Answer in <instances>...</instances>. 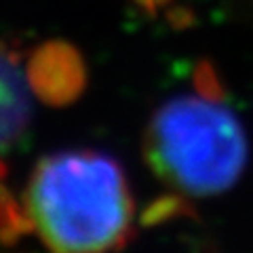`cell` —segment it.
<instances>
[{"mask_svg":"<svg viewBox=\"0 0 253 253\" xmlns=\"http://www.w3.org/2000/svg\"><path fill=\"white\" fill-rule=\"evenodd\" d=\"M26 211L51 253H112L135 228V203L123 167L95 150L41 158L28 181Z\"/></svg>","mask_w":253,"mask_h":253,"instance_id":"cell-1","label":"cell"},{"mask_svg":"<svg viewBox=\"0 0 253 253\" xmlns=\"http://www.w3.org/2000/svg\"><path fill=\"white\" fill-rule=\"evenodd\" d=\"M144 156L165 186L188 199L217 196L239 181L249 158L247 133L211 68L196 72V91L154 110Z\"/></svg>","mask_w":253,"mask_h":253,"instance_id":"cell-2","label":"cell"},{"mask_svg":"<svg viewBox=\"0 0 253 253\" xmlns=\"http://www.w3.org/2000/svg\"><path fill=\"white\" fill-rule=\"evenodd\" d=\"M36 99H42V95L32 57L26 59L17 46L0 42V169L28 135Z\"/></svg>","mask_w":253,"mask_h":253,"instance_id":"cell-3","label":"cell"},{"mask_svg":"<svg viewBox=\"0 0 253 253\" xmlns=\"http://www.w3.org/2000/svg\"><path fill=\"white\" fill-rule=\"evenodd\" d=\"M230 6L236 17H243L253 23V0H230Z\"/></svg>","mask_w":253,"mask_h":253,"instance_id":"cell-4","label":"cell"},{"mask_svg":"<svg viewBox=\"0 0 253 253\" xmlns=\"http://www.w3.org/2000/svg\"><path fill=\"white\" fill-rule=\"evenodd\" d=\"M137 2H139V4H144L148 11H156L158 6L165 4V2H167V0H137Z\"/></svg>","mask_w":253,"mask_h":253,"instance_id":"cell-5","label":"cell"}]
</instances>
